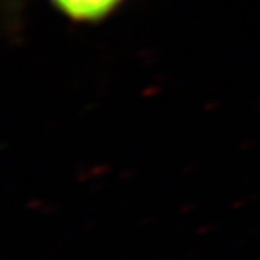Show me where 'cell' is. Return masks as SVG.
<instances>
[{
    "label": "cell",
    "mask_w": 260,
    "mask_h": 260,
    "mask_svg": "<svg viewBox=\"0 0 260 260\" xmlns=\"http://www.w3.org/2000/svg\"><path fill=\"white\" fill-rule=\"evenodd\" d=\"M68 16L76 19H96L107 14L119 0H53Z\"/></svg>",
    "instance_id": "1"
}]
</instances>
